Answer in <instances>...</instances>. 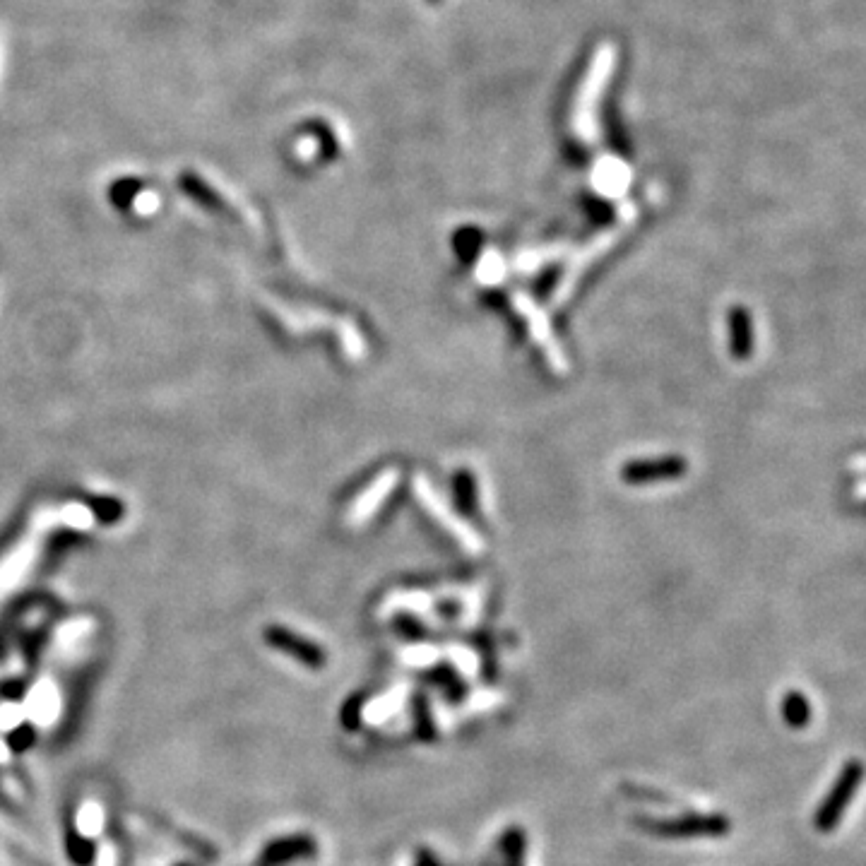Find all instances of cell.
Segmentation results:
<instances>
[{"instance_id": "cell-8", "label": "cell", "mask_w": 866, "mask_h": 866, "mask_svg": "<svg viewBox=\"0 0 866 866\" xmlns=\"http://www.w3.org/2000/svg\"><path fill=\"white\" fill-rule=\"evenodd\" d=\"M395 484H397V470H388V472H383L381 477H378L376 482H373L371 489L366 491V494L359 498L357 510H354V515H357V518H366V515H371L373 510H376L378 506H381L383 498L388 496L390 491H393V486H395Z\"/></svg>"}, {"instance_id": "cell-6", "label": "cell", "mask_w": 866, "mask_h": 866, "mask_svg": "<svg viewBox=\"0 0 866 866\" xmlns=\"http://www.w3.org/2000/svg\"><path fill=\"white\" fill-rule=\"evenodd\" d=\"M727 340L729 354L737 361H749L756 349V330L753 316L746 306H732L727 313Z\"/></svg>"}, {"instance_id": "cell-3", "label": "cell", "mask_w": 866, "mask_h": 866, "mask_svg": "<svg viewBox=\"0 0 866 866\" xmlns=\"http://www.w3.org/2000/svg\"><path fill=\"white\" fill-rule=\"evenodd\" d=\"M859 782H862V763L850 761L842 765L833 790L828 792V797L823 799L816 811L814 823L818 833H830V830H835L842 814H845L847 806H850V802L854 799V794H857Z\"/></svg>"}, {"instance_id": "cell-2", "label": "cell", "mask_w": 866, "mask_h": 866, "mask_svg": "<svg viewBox=\"0 0 866 866\" xmlns=\"http://www.w3.org/2000/svg\"><path fill=\"white\" fill-rule=\"evenodd\" d=\"M513 306H515V311H518L520 316L527 320V328H530L532 340H535L539 347H542V352L549 361L551 371L561 373L563 376V373L568 371V359H566V354H563L561 344L556 342L554 330H551L549 316L544 313V308H539L535 304V299H532V296L525 294V292L513 294Z\"/></svg>"}, {"instance_id": "cell-5", "label": "cell", "mask_w": 866, "mask_h": 866, "mask_svg": "<svg viewBox=\"0 0 866 866\" xmlns=\"http://www.w3.org/2000/svg\"><path fill=\"white\" fill-rule=\"evenodd\" d=\"M621 236V229H607L602 231V234L597 236V239H592L587 246L580 248V251H575L571 255V260H568V268L563 270V275L559 277V284H556V292H554V304H563V301L568 299V296L573 294L575 284H578L580 277H583V272L590 268L592 263L599 258V255H604L609 251V248L614 246L616 239Z\"/></svg>"}, {"instance_id": "cell-9", "label": "cell", "mask_w": 866, "mask_h": 866, "mask_svg": "<svg viewBox=\"0 0 866 866\" xmlns=\"http://www.w3.org/2000/svg\"><path fill=\"white\" fill-rule=\"evenodd\" d=\"M782 717L785 722L794 729H802L811 722V703L806 701L804 693L792 691L787 693L785 701H782Z\"/></svg>"}, {"instance_id": "cell-4", "label": "cell", "mask_w": 866, "mask_h": 866, "mask_svg": "<svg viewBox=\"0 0 866 866\" xmlns=\"http://www.w3.org/2000/svg\"><path fill=\"white\" fill-rule=\"evenodd\" d=\"M688 474V460L681 455H662V458H645V460H628L621 467L619 477L621 482L631 486L645 484H660V482H676V479Z\"/></svg>"}, {"instance_id": "cell-7", "label": "cell", "mask_w": 866, "mask_h": 866, "mask_svg": "<svg viewBox=\"0 0 866 866\" xmlns=\"http://www.w3.org/2000/svg\"><path fill=\"white\" fill-rule=\"evenodd\" d=\"M727 821L725 818H686L679 823H657V833L660 835H717L725 833Z\"/></svg>"}, {"instance_id": "cell-1", "label": "cell", "mask_w": 866, "mask_h": 866, "mask_svg": "<svg viewBox=\"0 0 866 866\" xmlns=\"http://www.w3.org/2000/svg\"><path fill=\"white\" fill-rule=\"evenodd\" d=\"M414 491H417L419 503L424 506L426 513H429L431 518L436 520V523L441 525L443 530H446L448 535L467 551V554H472V556L482 554L484 539L479 537V532L474 530L470 523H465V520H462L458 513H453V508H450L448 503L436 494V489H433L429 479L426 477L414 479Z\"/></svg>"}, {"instance_id": "cell-10", "label": "cell", "mask_w": 866, "mask_h": 866, "mask_svg": "<svg viewBox=\"0 0 866 866\" xmlns=\"http://www.w3.org/2000/svg\"><path fill=\"white\" fill-rule=\"evenodd\" d=\"M561 253H563V248H549V251L525 253V255H520L518 263H515V265H518L520 270L532 272V270H537V265H544V263H547V260H551V258H559Z\"/></svg>"}]
</instances>
